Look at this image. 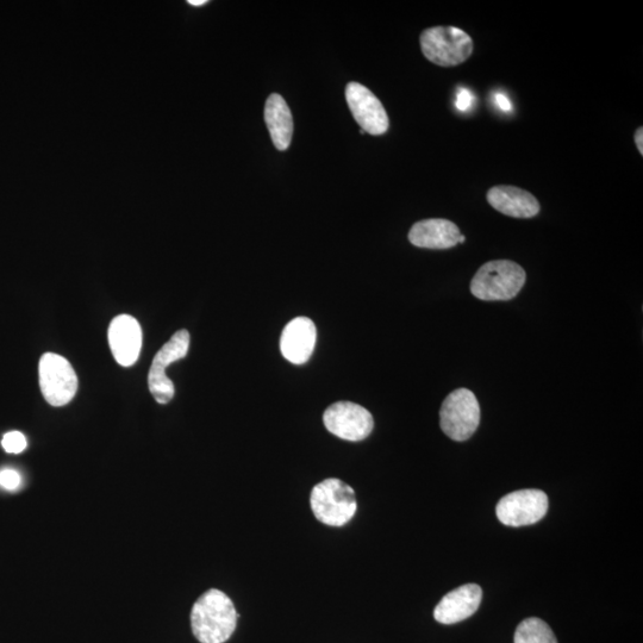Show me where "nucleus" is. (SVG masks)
Wrapping results in <instances>:
<instances>
[{"mask_svg":"<svg viewBox=\"0 0 643 643\" xmlns=\"http://www.w3.org/2000/svg\"><path fill=\"white\" fill-rule=\"evenodd\" d=\"M109 345L118 364L133 366L140 357L142 347L140 323L130 315L114 318L109 327Z\"/></svg>","mask_w":643,"mask_h":643,"instance_id":"obj_11","label":"nucleus"},{"mask_svg":"<svg viewBox=\"0 0 643 643\" xmlns=\"http://www.w3.org/2000/svg\"><path fill=\"white\" fill-rule=\"evenodd\" d=\"M466 241V237L464 235L460 236L459 243H464Z\"/></svg>","mask_w":643,"mask_h":643,"instance_id":"obj_24","label":"nucleus"},{"mask_svg":"<svg viewBox=\"0 0 643 643\" xmlns=\"http://www.w3.org/2000/svg\"><path fill=\"white\" fill-rule=\"evenodd\" d=\"M310 505L317 520L332 527L345 526L358 509L353 488L336 478L323 480L312 489Z\"/></svg>","mask_w":643,"mask_h":643,"instance_id":"obj_3","label":"nucleus"},{"mask_svg":"<svg viewBox=\"0 0 643 643\" xmlns=\"http://www.w3.org/2000/svg\"><path fill=\"white\" fill-rule=\"evenodd\" d=\"M526 272L514 261L486 262L471 282L472 295L482 301H510L526 284Z\"/></svg>","mask_w":643,"mask_h":643,"instance_id":"obj_2","label":"nucleus"},{"mask_svg":"<svg viewBox=\"0 0 643 643\" xmlns=\"http://www.w3.org/2000/svg\"><path fill=\"white\" fill-rule=\"evenodd\" d=\"M190 347V334L187 330H179L171 340L155 355L151 371H149V390L156 402L167 404L174 397V384L167 377L166 368L186 357Z\"/></svg>","mask_w":643,"mask_h":643,"instance_id":"obj_7","label":"nucleus"},{"mask_svg":"<svg viewBox=\"0 0 643 643\" xmlns=\"http://www.w3.org/2000/svg\"><path fill=\"white\" fill-rule=\"evenodd\" d=\"M514 643H558L553 630L540 618L530 617L517 627Z\"/></svg>","mask_w":643,"mask_h":643,"instance_id":"obj_17","label":"nucleus"},{"mask_svg":"<svg viewBox=\"0 0 643 643\" xmlns=\"http://www.w3.org/2000/svg\"><path fill=\"white\" fill-rule=\"evenodd\" d=\"M473 102L474 96L470 90L460 89L457 92V102H455V106H457L458 110L463 112L470 110Z\"/></svg>","mask_w":643,"mask_h":643,"instance_id":"obj_20","label":"nucleus"},{"mask_svg":"<svg viewBox=\"0 0 643 643\" xmlns=\"http://www.w3.org/2000/svg\"><path fill=\"white\" fill-rule=\"evenodd\" d=\"M483 590L477 584L460 586L442 598L434 610L435 620L442 624H455L477 613L482 603Z\"/></svg>","mask_w":643,"mask_h":643,"instance_id":"obj_13","label":"nucleus"},{"mask_svg":"<svg viewBox=\"0 0 643 643\" xmlns=\"http://www.w3.org/2000/svg\"><path fill=\"white\" fill-rule=\"evenodd\" d=\"M346 99L355 121L365 133L379 136L389 129V116L382 102L374 93L359 83H349L346 87Z\"/></svg>","mask_w":643,"mask_h":643,"instance_id":"obj_10","label":"nucleus"},{"mask_svg":"<svg viewBox=\"0 0 643 643\" xmlns=\"http://www.w3.org/2000/svg\"><path fill=\"white\" fill-rule=\"evenodd\" d=\"M488 202L501 214L515 218H532L539 214L541 206L532 193L516 186L499 185L488 192Z\"/></svg>","mask_w":643,"mask_h":643,"instance_id":"obj_14","label":"nucleus"},{"mask_svg":"<svg viewBox=\"0 0 643 643\" xmlns=\"http://www.w3.org/2000/svg\"><path fill=\"white\" fill-rule=\"evenodd\" d=\"M265 121L270 131L273 145L278 151L290 147L293 135V118L285 99L273 93L268 97L265 106Z\"/></svg>","mask_w":643,"mask_h":643,"instance_id":"obj_16","label":"nucleus"},{"mask_svg":"<svg viewBox=\"0 0 643 643\" xmlns=\"http://www.w3.org/2000/svg\"><path fill=\"white\" fill-rule=\"evenodd\" d=\"M329 433L342 440L358 442L370 436L374 427L371 412L352 402H339L323 415Z\"/></svg>","mask_w":643,"mask_h":643,"instance_id":"obj_8","label":"nucleus"},{"mask_svg":"<svg viewBox=\"0 0 643 643\" xmlns=\"http://www.w3.org/2000/svg\"><path fill=\"white\" fill-rule=\"evenodd\" d=\"M548 511V497L540 490H521L504 496L499 501L496 513L505 526H530L542 520Z\"/></svg>","mask_w":643,"mask_h":643,"instance_id":"obj_9","label":"nucleus"},{"mask_svg":"<svg viewBox=\"0 0 643 643\" xmlns=\"http://www.w3.org/2000/svg\"><path fill=\"white\" fill-rule=\"evenodd\" d=\"M235 605L226 593L211 589L198 598L191 611L193 635L201 643H224L237 626Z\"/></svg>","mask_w":643,"mask_h":643,"instance_id":"obj_1","label":"nucleus"},{"mask_svg":"<svg viewBox=\"0 0 643 643\" xmlns=\"http://www.w3.org/2000/svg\"><path fill=\"white\" fill-rule=\"evenodd\" d=\"M480 423L477 397L467 389H458L448 395L440 411V424L449 439L463 442L476 433Z\"/></svg>","mask_w":643,"mask_h":643,"instance_id":"obj_5","label":"nucleus"},{"mask_svg":"<svg viewBox=\"0 0 643 643\" xmlns=\"http://www.w3.org/2000/svg\"><path fill=\"white\" fill-rule=\"evenodd\" d=\"M635 143L638 147L640 154H643V129L639 128L635 133Z\"/></svg>","mask_w":643,"mask_h":643,"instance_id":"obj_22","label":"nucleus"},{"mask_svg":"<svg viewBox=\"0 0 643 643\" xmlns=\"http://www.w3.org/2000/svg\"><path fill=\"white\" fill-rule=\"evenodd\" d=\"M21 483L22 478L20 476V473H18L17 471L10 470V468H6V470L0 471V486H2L3 489L8 491H15L20 488Z\"/></svg>","mask_w":643,"mask_h":643,"instance_id":"obj_19","label":"nucleus"},{"mask_svg":"<svg viewBox=\"0 0 643 643\" xmlns=\"http://www.w3.org/2000/svg\"><path fill=\"white\" fill-rule=\"evenodd\" d=\"M2 446L5 452L20 454L27 448V439L20 432H10L4 435Z\"/></svg>","mask_w":643,"mask_h":643,"instance_id":"obj_18","label":"nucleus"},{"mask_svg":"<svg viewBox=\"0 0 643 643\" xmlns=\"http://www.w3.org/2000/svg\"><path fill=\"white\" fill-rule=\"evenodd\" d=\"M495 103L499 109L504 112H510L513 110L514 106L511 104L510 99L504 95V93H496Z\"/></svg>","mask_w":643,"mask_h":643,"instance_id":"obj_21","label":"nucleus"},{"mask_svg":"<svg viewBox=\"0 0 643 643\" xmlns=\"http://www.w3.org/2000/svg\"><path fill=\"white\" fill-rule=\"evenodd\" d=\"M424 56L441 67L463 64L473 53L471 36L457 27H434L424 30L421 35Z\"/></svg>","mask_w":643,"mask_h":643,"instance_id":"obj_4","label":"nucleus"},{"mask_svg":"<svg viewBox=\"0 0 643 643\" xmlns=\"http://www.w3.org/2000/svg\"><path fill=\"white\" fill-rule=\"evenodd\" d=\"M461 233L457 224L442 218L417 222L409 232L412 245L428 249H448L458 245Z\"/></svg>","mask_w":643,"mask_h":643,"instance_id":"obj_15","label":"nucleus"},{"mask_svg":"<svg viewBox=\"0 0 643 643\" xmlns=\"http://www.w3.org/2000/svg\"><path fill=\"white\" fill-rule=\"evenodd\" d=\"M206 3H208L206 2V0H189V4L192 6H202V5H205Z\"/></svg>","mask_w":643,"mask_h":643,"instance_id":"obj_23","label":"nucleus"},{"mask_svg":"<svg viewBox=\"0 0 643 643\" xmlns=\"http://www.w3.org/2000/svg\"><path fill=\"white\" fill-rule=\"evenodd\" d=\"M40 387L43 397L53 407L70 403L78 390V377L67 359L46 353L40 360Z\"/></svg>","mask_w":643,"mask_h":643,"instance_id":"obj_6","label":"nucleus"},{"mask_svg":"<svg viewBox=\"0 0 643 643\" xmlns=\"http://www.w3.org/2000/svg\"><path fill=\"white\" fill-rule=\"evenodd\" d=\"M316 337L315 323L308 317H297L284 328L280 351L287 361L303 365L314 353Z\"/></svg>","mask_w":643,"mask_h":643,"instance_id":"obj_12","label":"nucleus"}]
</instances>
